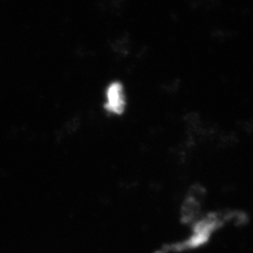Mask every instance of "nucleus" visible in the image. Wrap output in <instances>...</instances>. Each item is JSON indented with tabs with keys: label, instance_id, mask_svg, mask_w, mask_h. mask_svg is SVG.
<instances>
[{
	"label": "nucleus",
	"instance_id": "nucleus-1",
	"mask_svg": "<svg viewBox=\"0 0 253 253\" xmlns=\"http://www.w3.org/2000/svg\"><path fill=\"white\" fill-rule=\"evenodd\" d=\"M105 110L111 115H120L126 109V94L122 84L118 82L110 83L105 90Z\"/></svg>",
	"mask_w": 253,
	"mask_h": 253
}]
</instances>
